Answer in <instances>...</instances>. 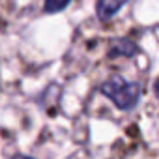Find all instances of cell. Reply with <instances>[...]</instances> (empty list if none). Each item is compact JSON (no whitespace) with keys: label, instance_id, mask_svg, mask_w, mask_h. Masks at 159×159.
<instances>
[{"label":"cell","instance_id":"cell-1","mask_svg":"<svg viewBox=\"0 0 159 159\" xmlns=\"http://www.w3.org/2000/svg\"><path fill=\"white\" fill-rule=\"evenodd\" d=\"M101 94H105L120 111H131L140 98V86L124 77H111L101 84Z\"/></svg>","mask_w":159,"mask_h":159},{"label":"cell","instance_id":"cell-2","mask_svg":"<svg viewBox=\"0 0 159 159\" xmlns=\"http://www.w3.org/2000/svg\"><path fill=\"white\" fill-rule=\"evenodd\" d=\"M127 2V0H98L96 4V11H98V17L101 21H109L112 19L120 10L122 6Z\"/></svg>","mask_w":159,"mask_h":159},{"label":"cell","instance_id":"cell-3","mask_svg":"<svg viewBox=\"0 0 159 159\" xmlns=\"http://www.w3.org/2000/svg\"><path fill=\"white\" fill-rule=\"evenodd\" d=\"M71 0H45V11L47 13H58L67 8Z\"/></svg>","mask_w":159,"mask_h":159},{"label":"cell","instance_id":"cell-4","mask_svg":"<svg viewBox=\"0 0 159 159\" xmlns=\"http://www.w3.org/2000/svg\"><path fill=\"white\" fill-rule=\"evenodd\" d=\"M13 159H34V157H28V155H15Z\"/></svg>","mask_w":159,"mask_h":159}]
</instances>
